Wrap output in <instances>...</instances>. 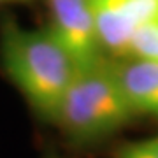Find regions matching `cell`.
<instances>
[{
	"label": "cell",
	"mask_w": 158,
	"mask_h": 158,
	"mask_svg": "<svg viewBox=\"0 0 158 158\" xmlns=\"http://www.w3.org/2000/svg\"><path fill=\"white\" fill-rule=\"evenodd\" d=\"M0 58L4 70L35 113L56 121L77 67L53 32L28 30L7 19L0 32Z\"/></svg>",
	"instance_id": "6da1fadb"
},
{
	"label": "cell",
	"mask_w": 158,
	"mask_h": 158,
	"mask_svg": "<svg viewBox=\"0 0 158 158\" xmlns=\"http://www.w3.org/2000/svg\"><path fill=\"white\" fill-rule=\"evenodd\" d=\"M134 114L116 69L98 60L76 70L56 121L72 139L86 142L116 132Z\"/></svg>",
	"instance_id": "7a4b0ae2"
},
{
	"label": "cell",
	"mask_w": 158,
	"mask_h": 158,
	"mask_svg": "<svg viewBox=\"0 0 158 158\" xmlns=\"http://www.w3.org/2000/svg\"><path fill=\"white\" fill-rule=\"evenodd\" d=\"M49 30L74 60L83 69L100 58V37L90 0H49Z\"/></svg>",
	"instance_id": "3957f363"
},
{
	"label": "cell",
	"mask_w": 158,
	"mask_h": 158,
	"mask_svg": "<svg viewBox=\"0 0 158 158\" xmlns=\"http://www.w3.org/2000/svg\"><path fill=\"white\" fill-rule=\"evenodd\" d=\"M100 44L130 56L132 39L142 25L158 18V0H90Z\"/></svg>",
	"instance_id": "277c9868"
},
{
	"label": "cell",
	"mask_w": 158,
	"mask_h": 158,
	"mask_svg": "<svg viewBox=\"0 0 158 158\" xmlns=\"http://www.w3.org/2000/svg\"><path fill=\"white\" fill-rule=\"evenodd\" d=\"M114 69L135 114L158 116V62L135 58Z\"/></svg>",
	"instance_id": "5b68a950"
},
{
	"label": "cell",
	"mask_w": 158,
	"mask_h": 158,
	"mask_svg": "<svg viewBox=\"0 0 158 158\" xmlns=\"http://www.w3.org/2000/svg\"><path fill=\"white\" fill-rule=\"evenodd\" d=\"M130 56L158 62V18L148 21L135 32L130 44Z\"/></svg>",
	"instance_id": "8992f818"
},
{
	"label": "cell",
	"mask_w": 158,
	"mask_h": 158,
	"mask_svg": "<svg viewBox=\"0 0 158 158\" xmlns=\"http://www.w3.org/2000/svg\"><path fill=\"white\" fill-rule=\"evenodd\" d=\"M118 158H158V137L139 141L121 148Z\"/></svg>",
	"instance_id": "52a82bcc"
},
{
	"label": "cell",
	"mask_w": 158,
	"mask_h": 158,
	"mask_svg": "<svg viewBox=\"0 0 158 158\" xmlns=\"http://www.w3.org/2000/svg\"><path fill=\"white\" fill-rule=\"evenodd\" d=\"M4 2H12V0H0V4H4Z\"/></svg>",
	"instance_id": "ba28073f"
}]
</instances>
